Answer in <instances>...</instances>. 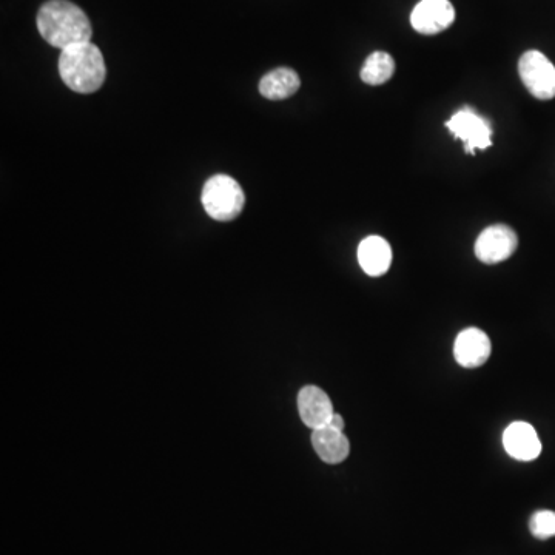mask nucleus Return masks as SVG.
Listing matches in <instances>:
<instances>
[{
  "label": "nucleus",
  "instance_id": "nucleus-6",
  "mask_svg": "<svg viewBox=\"0 0 555 555\" xmlns=\"http://www.w3.org/2000/svg\"><path fill=\"white\" fill-rule=\"evenodd\" d=\"M517 247V233L506 224H495L478 235L474 252L481 263L498 264L511 258Z\"/></svg>",
  "mask_w": 555,
  "mask_h": 555
},
{
  "label": "nucleus",
  "instance_id": "nucleus-12",
  "mask_svg": "<svg viewBox=\"0 0 555 555\" xmlns=\"http://www.w3.org/2000/svg\"><path fill=\"white\" fill-rule=\"evenodd\" d=\"M312 446L327 465H338L349 457V438L343 432L324 426L312 432Z\"/></svg>",
  "mask_w": 555,
  "mask_h": 555
},
{
  "label": "nucleus",
  "instance_id": "nucleus-13",
  "mask_svg": "<svg viewBox=\"0 0 555 555\" xmlns=\"http://www.w3.org/2000/svg\"><path fill=\"white\" fill-rule=\"evenodd\" d=\"M300 76L290 68H276L263 76L259 82V93L270 101H283L300 90Z\"/></svg>",
  "mask_w": 555,
  "mask_h": 555
},
{
  "label": "nucleus",
  "instance_id": "nucleus-1",
  "mask_svg": "<svg viewBox=\"0 0 555 555\" xmlns=\"http://www.w3.org/2000/svg\"><path fill=\"white\" fill-rule=\"evenodd\" d=\"M37 30L51 47L65 48L91 42L93 28L87 14L68 0H48L37 13Z\"/></svg>",
  "mask_w": 555,
  "mask_h": 555
},
{
  "label": "nucleus",
  "instance_id": "nucleus-3",
  "mask_svg": "<svg viewBox=\"0 0 555 555\" xmlns=\"http://www.w3.org/2000/svg\"><path fill=\"white\" fill-rule=\"evenodd\" d=\"M201 201L210 218L227 222L241 215L246 196L232 176L215 175L204 184Z\"/></svg>",
  "mask_w": 555,
  "mask_h": 555
},
{
  "label": "nucleus",
  "instance_id": "nucleus-11",
  "mask_svg": "<svg viewBox=\"0 0 555 555\" xmlns=\"http://www.w3.org/2000/svg\"><path fill=\"white\" fill-rule=\"evenodd\" d=\"M358 263L366 275L383 276L392 266V247L381 236H367L358 246Z\"/></svg>",
  "mask_w": 555,
  "mask_h": 555
},
{
  "label": "nucleus",
  "instance_id": "nucleus-9",
  "mask_svg": "<svg viewBox=\"0 0 555 555\" xmlns=\"http://www.w3.org/2000/svg\"><path fill=\"white\" fill-rule=\"evenodd\" d=\"M503 446L505 451L518 461H532L542 454V441L537 431L525 421L509 424L503 432Z\"/></svg>",
  "mask_w": 555,
  "mask_h": 555
},
{
  "label": "nucleus",
  "instance_id": "nucleus-8",
  "mask_svg": "<svg viewBox=\"0 0 555 555\" xmlns=\"http://www.w3.org/2000/svg\"><path fill=\"white\" fill-rule=\"evenodd\" d=\"M491 340L477 327L461 330L454 344L455 361L465 369H477L491 358Z\"/></svg>",
  "mask_w": 555,
  "mask_h": 555
},
{
  "label": "nucleus",
  "instance_id": "nucleus-16",
  "mask_svg": "<svg viewBox=\"0 0 555 555\" xmlns=\"http://www.w3.org/2000/svg\"><path fill=\"white\" fill-rule=\"evenodd\" d=\"M329 428L335 429V431H344V420L340 414H333V417L330 418L329 424H327Z\"/></svg>",
  "mask_w": 555,
  "mask_h": 555
},
{
  "label": "nucleus",
  "instance_id": "nucleus-10",
  "mask_svg": "<svg viewBox=\"0 0 555 555\" xmlns=\"http://www.w3.org/2000/svg\"><path fill=\"white\" fill-rule=\"evenodd\" d=\"M298 412L307 428H324L333 417V404L329 395L317 386H306L298 394Z\"/></svg>",
  "mask_w": 555,
  "mask_h": 555
},
{
  "label": "nucleus",
  "instance_id": "nucleus-7",
  "mask_svg": "<svg viewBox=\"0 0 555 555\" xmlns=\"http://www.w3.org/2000/svg\"><path fill=\"white\" fill-rule=\"evenodd\" d=\"M455 21V8L449 0H421L411 14V24L420 34L441 33Z\"/></svg>",
  "mask_w": 555,
  "mask_h": 555
},
{
  "label": "nucleus",
  "instance_id": "nucleus-2",
  "mask_svg": "<svg viewBox=\"0 0 555 555\" xmlns=\"http://www.w3.org/2000/svg\"><path fill=\"white\" fill-rule=\"evenodd\" d=\"M59 74L70 90L82 95L95 93L107 78L102 51L93 42L65 48L59 56Z\"/></svg>",
  "mask_w": 555,
  "mask_h": 555
},
{
  "label": "nucleus",
  "instance_id": "nucleus-14",
  "mask_svg": "<svg viewBox=\"0 0 555 555\" xmlns=\"http://www.w3.org/2000/svg\"><path fill=\"white\" fill-rule=\"evenodd\" d=\"M395 61L391 54L375 51L361 68V81L367 85H383L394 76Z\"/></svg>",
  "mask_w": 555,
  "mask_h": 555
},
{
  "label": "nucleus",
  "instance_id": "nucleus-5",
  "mask_svg": "<svg viewBox=\"0 0 555 555\" xmlns=\"http://www.w3.org/2000/svg\"><path fill=\"white\" fill-rule=\"evenodd\" d=\"M446 127L451 130L455 139L465 144V152L474 155L477 150H486L492 145V127L483 116L471 108H461L448 122Z\"/></svg>",
  "mask_w": 555,
  "mask_h": 555
},
{
  "label": "nucleus",
  "instance_id": "nucleus-4",
  "mask_svg": "<svg viewBox=\"0 0 555 555\" xmlns=\"http://www.w3.org/2000/svg\"><path fill=\"white\" fill-rule=\"evenodd\" d=\"M518 74L529 93L540 101L555 98V67L545 54L529 50L518 61Z\"/></svg>",
  "mask_w": 555,
  "mask_h": 555
},
{
  "label": "nucleus",
  "instance_id": "nucleus-15",
  "mask_svg": "<svg viewBox=\"0 0 555 555\" xmlns=\"http://www.w3.org/2000/svg\"><path fill=\"white\" fill-rule=\"evenodd\" d=\"M529 531L535 539L548 540L555 537V512L537 511L529 520Z\"/></svg>",
  "mask_w": 555,
  "mask_h": 555
}]
</instances>
